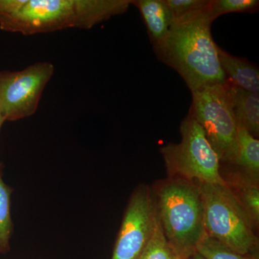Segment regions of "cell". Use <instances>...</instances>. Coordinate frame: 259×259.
Instances as JSON below:
<instances>
[{"label":"cell","mask_w":259,"mask_h":259,"mask_svg":"<svg viewBox=\"0 0 259 259\" xmlns=\"http://www.w3.org/2000/svg\"><path fill=\"white\" fill-rule=\"evenodd\" d=\"M131 0H0V29L24 35L93 28L124 14Z\"/></svg>","instance_id":"6da1fadb"},{"label":"cell","mask_w":259,"mask_h":259,"mask_svg":"<svg viewBox=\"0 0 259 259\" xmlns=\"http://www.w3.org/2000/svg\"><path fill=\"white\" fill-rule=\"evenodd\" d=\"M212 23L207 8L175 19L166 37L153 47L158 60L177 71L192 93L227 81Z\"/></svg>","instance_id":"7a4b0ae2"},{"label":"cell","mask_w":259,"mask_h":259,"mask_svg":"<svg viewBox=\"0 0 259 259\" xmlns=\"http://www.w3.org/2000/svg\"><path fill=\"white\" fill-rule=\"evenodd\" d=\"M158 213L167 241L180 259L193 255L206 236L198 187L186 180L166 184L159 192Z\"/></svg>","instance_id":"3957f363"},{"label":"cell","mask_w":259,"mask_h":259,"mask_svg":"<svg viewBox=\"0 0 259 259\" xmlns=\"http://www.w3.org/2000/svg\"><path fill=\"white\" fill-rule=\"evenodd\" d=\"M206 235L239 254L255 249L251 218L228 186L199 183Z\"/></svg>","instance_id":"277c9868"},{"label":"cell","mask_w":259,"mask_h":259,"mask_svg":"<svg viewBox=\"0 0 259 259\" xmlns=\"http://www.w3.org/2000/svg\"><path fill=\"white\" fill-rule=\"evenodd\" d=\"M182 141L161 149L168 171L199 183L226 185L220 174V160L192 112L180 126Z\"/></svg>","instance_id":"5b68a950"},{"label":"cell","mask_w":259,"mask_h":259,"mask_svg":"<svg viewBox=\"0 0 259 259\" xmlns=\"http://www.w3.org/2000/svg\"><path fill=\"white\" fill-rule=\"evenodd\" d=\"M225 83L192 93L190 111L203 129L220 161L234 163L238 152V130L227 97Z\"/></svg>","instance_id":"8992f818"},{"label":"cell","mask_w":259,"mask_h":259,"mask_svg":"<svg viewBox=\"0 0 259 259\" xmlns=\"http://www.w3.org/2000/svg\"><path fill=\"white\" fill-rule=\"evenodd\" d=\"M54 64L40 61L21 71H0V109L5 121L27 118L36 112Z\"/></svg>","instance_id":"52a82bcc"},{"label":"cell","mask_w":259,"mask_h":259,"mask_svg":"<svg viewBox=\"0 0 259 259\" xmlns=\"http://www.w3.org/2000/svg\"><path fill=\"white\" fill-rule=\"evenodd\" d=\"M158 211L147 191L133 194L126 209L111 259H139L152 236Z\"/></svg>","instance_id":"ba28073f"},{"label":"cell","mask_w":259,"mask_h":259,"mask_svg":"<svg viewBox=\"0 0 259 259\" xmlns=\"http://www.w3.org/2000/svg\"><path fill=\"white\" fill-rule=\"evenodd\" d=\"M225 87L237 126L256 139L259 135V94L243 90L228 79Z\"/></svg>","instance_id":"9c48e42d"},{"label":"cell","mask_w":259,"mask_h":259,"mask_svg":"<svg viewBox=\"0 0 259 259\" xmlns=\"http://www.w3.org/2000/svg\"><path fill=\"white\" fill-rule=\"evenodd\" d=\"M144 19L153 47L166 37L174 21L171 10L165 0H131Z\"/></svg>","instance_id":"30bf717a"},{"label":"cell","mask_w":259,"mask_h":259,"mask_svg":"<svg viewBox=\"0 0 259 259\" xmlns=\"http://www.w3.org/2000/svg\"><path fill=\"white\" fill-rule=\"evenodd\" d=\"M220 64L225 74L228 75L232 82L243 90L259 94L258 67L249 61L233 56L218 47Z\"/></svg>","instance_id":"8fae6325"},{"label":"cell","mask_w":259,"mask_h":259,"mask_svg":"<svg viewBox=\"0 0 259 259\" xmlns=\"http://www.w3.org/2000/svg\"><path fill=\"white\" fill-rule=\"evenodd\" d=\"M238 152L234 163L255 181L259 175V141L245 129L238 127Z\"/></svg>","instance_id":"7c38bea8"},{"label":"cell","mask_w":259,"mask_h":259,"mask_svg":"<svg viewBox=\"0 0 259 259\" xmlns=\"http://www.w3.org/2000/svg\"><path fill=\"white\" fill-rule=\"evenodd\" d=\"M13 190L3 179V164L0 163V253L9 251L10 240L13 233L10 214V197Z\"/></svg>","instance_id":"4fadbf2b"},{"label":"cell","mask_w":259,"mask_h":259,"mask_svg":"<svg viewBox=\"0 0 259 259\" xmlns=\"http://www.w3.org/2000/svg\"><path fill=\"white\" fill-rule=\"evenodd\" d=\"M139 259H180L167 241L158 213L152 236Z\"/></svg>","instance_id":"5bb4252c"},{"label":"cell","mask_w":259,"mask_h":259,"mask_svg":"<svg viewBox=\"0 0 259 259\" xmlns=\"http://www.w3.org/2000/svg\"><path fill=\"white\" fill-rule=\"evenodd\" d=\"M258 5V0H210L207 13L213 22L227 13H255Z\"/></svg>","instance_id":"9a60e30c"},{"label":"cell","mask_w":259,"mask_h":259,"mask_svg":"<svg viewBox=\"0 0 259 259\" xmlns=\"http://www.w3.org/2000/svg\"><path fill=\"white\" fill-rule=\"evenodd\" d=\"M197 251L205 259H254L239 254L207 235L199 243Z\"/></svg>","instance_id":"2e32d148"},{"label":"cell","mask_w":259,"mask_h":259,"mask_svg":"<svg viewBox=\"0 0 259 259\" xmlns=\"http://www.w3.org/2000/svg\"><path fill=\"white\" fill-rule=\"evenodd\" d=\"M175 19L207 8L209 0H165Z\"/></svg>","instance_id":"e0dca14e"},{"label":"cell","mask_w":259,"mask_h":259,"mask_svg":"<svg viewBox=\"0 0 259 259\" xmlns=\"http://www.w3.org/2000/svg\"><path fill=\"white\" fill-rule=\"evenodd\" d=\"M241 204L252 220L258 222L259 219V191L253 184H247L241 188Z\"/></svg>","instance_id":"ac0fdd59"},{"label":"cell","mask_w":259,"mask_h":259,"mask_svg":"<svg viewBox=\"0 0 259 259\" xmlns=\"http://www.w3.org/2000/svg\"><path fill=\"white\" fill-rule=\"evenodd\" d=\"M187 259H205L202 256V255L199 254L198 252L196 251L195 253H194L193 255H191L190 257H189Z\"/></svg>","instance_id":"d6986e66"},{"label":"cell","mask_w":259,"mask_h":259,"mask_svg":"<svg viewBox=\"0 0 259 259\" xmlns=\"http://www.w3.org/2000/svg\"><path fill=\"white\" fill-rule=\"evenodd\" d=\"M5 122V120L4 118V116H3L1 109H0V129H1L2 126H3V123H4Z\"/></svg>","instance_id":"ffe728a7"}]
</instances>
